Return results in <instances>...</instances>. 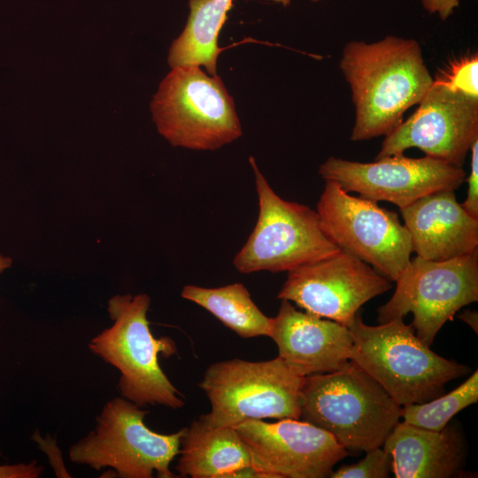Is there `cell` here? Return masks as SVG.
<instances>
[{
    "label": "cell",
    "instance_id": "2",
    "mask_svg": "<svg viewBox=\"0 0 478 478\" xmlns=\"http://www.w3.org/2000/svg\"><path fill=\"white\" fill-rule=\"evenodd\" d=\"M348 328L353 341L351 360L401 407L443 395L449 382L469 371L434 352L402 317L369 326L358 312Z\"/></svg>",
    "mask_w": 478,
    "mask_h": 478
},
{
    "label": "cell",
    "instance_id": "30",
    "mask_svg": "<svg viewBox=\"0 0 478 478\" xmlns=\"http://www.w3.org/2000/svg\"><path fill=\"white\" fill-rule=\"evenodd\" d=\"M311 1H312V2H318V1H320V0H311Z\"/></svg>",
    "mask_w": 478,
    "mask_h": 478
},
{
    "label": "cell",
    "instance_id": "20",
    "mask_svg": "<svg viewBox=\"0 0 478 478\" xmlns=\"http://www.w3.org/2000/svg\"><path fill=\"white\" fill-rule=\"evenodd\" d=\"M181 297L207 310L243 338L269 336L271 334L273 318L258 309L242 283L220 288L186 285Z\"/></svg>",
    "mask_w": 478,
    "mask_h": 478
},
{
    "label": "cell",
    "instance_id": "5",
    "mask_svg": "<svg viewBox=\"0 0 478 478\" xmlns=\"http://www.w3.org/2000/svg\"><path fill=\"white\" fill-rule=\"evenodd\" d=\"M150 110L158 133L174 147L213 150L242 135L234 100L223 81L199 66L172 68Z\"/></svg>",
    "mask_w": 478,
    "mask_h": 478
},
{
    "label": "cell",
    "instance_id": "27",
    "mask_svg": "<svg viewBox=\"0 0 478 478\" xmlns=\"http://www.w3.org/2000/svg\"><path fill=\"white\" fill-rule=\"evenodd\" d=\"M459 319H461L464 322H466L468 326L472 328V329L477 333L478 328V318H477V312H472V311H465L460 315H459Z\"/></svg>",
    "mask_w": 478,
    "mask_h": 478
},
{
    "label": "cell",
    "instance_id": "3",
    "mask_svg": "<svg viewBox=\"0 0 478 478\" xmlns=\"http://www.w3.org/2000/svg\"><path fill=\"white\" fill-rule=\"evenodd\" d=\"M401 409L351 360L338 370L303 380L300 419L331 434L346 450L382 447L399 422Z\"/></svg>",
    "mask_w": 478,
    "mask_h": 478
},
{
    "label": "cell",
    "instance_id": "1",
    "mask_svg": "<svg viewBox=\"0 0 478 478\" xmlns=\"http://www.w3.org/2000/svg\"><path fill=\"white\" fill-rule=\"evenodd\" d=\"M355 106L352 141L386 135L419 104L433 83L420 43L388 35L366 43L351 41L339 63Z\"/></svg>",
    "mask_w": 478,
    "mask_h": 478
},
{
    "label": "cell",
    "instance_id": "10",
    "mask_svg": "<svg viewBox=\"0 0 478 478\" xmlns=\"http://www.w3.org/2000/svg\"><path fill=\"white\" fill-rule=\"evenodd\" d=\"M325 181L316 211L325 233L341 250L396 281L413 252L398 215L376 202L351 196L334 181Z\"/></svg>",
    "mask_w": 478,
    "mask_h": 478
},
{
    "label": "cell",
    "instance_id": "7",
    "mask_svg": "<svg viewBox=\"0 0 478 478\" xmlns=\"http://www.w3.org/2000/svg\"><path fill=\"white\" fill-rule=\"evenodd\" d=\"M303 380L279 357L213 363L199 382L211 405L199 420L212 427H234L248 420L300 419Z\"/></svg>",
    "mask_w": 478,
    "mask_h": 478
},
{
    "label": "cell",
    "instance_id": "28",
    "mask_svg": "<svg viewBox=\"0 0 478 478\" xmlns=\"http://www.w3.org/2000/svg\"><path fill=\"white\" fill-rule=\"evenodd\" d=\"M12 264V260L10 257L0 254V274L9 269Z\"/></svg>",
    "mask_w": 478,
    "mask_h": 478
},
{
    "label": "cell",
    "instance_id": "4",
    "mask_svg": "<svg viewBox=\"0 0 478 478\" xmlns=\"http://www.w3.org/2000/svg\"><path fill=\"white\" fill-rule=\"evenodd\" d=\"M150 298L146 294L116 295L108 301L113 324L96 335L89 350L120 372L122 397L138 406L184 405L181 393L173 385L158 363V354L176 352L171 338H155L147 319Z\"/></svg>",
    "mask_w": 478,
    "mask_h": 478
},
{
    "label": "cell",
    "instance_id": "11",
    "mask_svg": "<svg viewBox=\"0 0 478 478\" xmlns=\"http://www.w3.org/2000/svg\"><path fill=\"white\" fill-rule=\"evenodd\" d=\"M478 139V98L433 79L417 110L385 135L375 158L404 154L410 148L462 167Z\"/></svg>",
    "mask_w": 478,
    "mask_h": 478
},
{
    "label": "cell",
    "instance_id": "29",
    "mask_svg": "<svg viewBox=\"0 0 478 478\" xmlns=\"http://www.w3.org/2000/svg\"><path fill=\"white\" fill-rule=\"evenodd\" d=\"M268 1L278 3V4H281L284 5V6L289 5L290 4V2H291V0H268Z\"/></svg>",
    "mask_w": 478,
    "mask_h": 478
},
{
    "label": "cell",
    "instance_id": "25",
    "mask_svg": "<svg viewBox=\"0 0 478 478\" xmlns=\"http://www.w3.org/2000/svg\"><path fill=\"white\" fill-rule=\"evenodd\" d=\"M1 455V452H0ZM43 467L34 460L29 463L0 466V478H36L41 476Z\"/></svg>",
    "mask_w": 478,
    "mask_h": 478
},
{
    "label": "cell",
    "instance_id": "16",
    "mask_svg": "<svg viewBox=\"0 0 478 478\" xmlns=\"http://www.w3.org/2000/svg\"><path fill=\"white\" fill-rule=\"evenodd\" d=\"M400 212L412 251L421 258L444 261L478 248V219L457 201L454 190L427 195Z\"/></svg>",
    "mask_w": 478,
    "mask_h": 478
},
{
    "label": "cell",
    "instance_id": "17",
    "mask_svg": "<svg viewBox=\"0 0 478 478\" xmlns=\"http://www.w3.org/2000/svg\"><path fill=\"white\" fill-rule=\"evenodd\" d=\"M382 447L397 478L454 477L460 474L465 458L463 437L453 424L435 431L399 421Z\"/></svg>",
    "mask_w": 478,
    "mask_h": 478
},
{
    "label": "cell",
    "instance_id": "13",
    "mask_svg": "<svg viewBox=\"0 0 478 478\" xmlns=\"http://www.w3.org/2000/svg\"><path fill=\"white\" fill-rule=\"evenodd\" d=\"M391 287L371 266L340 250L289 271L277 298L348 327L364 304Z\"/></svg>",
    "mask_w": 478,
    "mask_h": 478
},
{
    "label": "cell",
    "instance_id": "22",
    "mask_svg": "<svg viewBox=\"0 0 478 478\" xmlns=\"http://www.w3.org/2000/svg\"><path fill=\"white\" fill-rule=\"evenodd\" d=\"M446 87L478 98V55L472 53L451 61L434 79Z\"/></svg>",
    "mask_w": 478,
    "mask_h": 478
},
{
    "label": "cell",
    "instance_id": "8",
    "mask_svg": "<svg viewBox=\"0 0 478 478\" xmlns=\"http://www.w3.org/2000/svg\"><path fill=\"white\" fill-rule=\"evenodd\" d=\"M148 412L135 403L114 397L96 418L95 429L73 444L70 460L99 470L111 467L119 477H177L170 464L179 454L182 429L159 434L144 423Z\"/></svg>",
    "mask_w": 478,
    "mask_h": 478
},
{
    "label": "cell",
    "instance_id": "9",
    "mask_svg": "<svg viewBox=\"0 0 478 478\" xmlns=\"http://www.w3.org/2000/svg\"><path fill=\"white\" fill-rule=\"evenodd\" d=\"M391 298L378 308L379 323L413 314L416 335L430 346L462 307L478 301V251L444 261L416 256L396 281Z\"/></svg>",
    "mask_w": 478,
    "mask_h": 478
},
{
    "label": "cell",
    "instance_id": "19",
    "mask_svg": "<svg viewBox=\"0 0 478 478\" xmlns=\"http://www.w3.org/2000/svg\"><path fill=\"white\" fill-rule=\"evenodd\" d=\"M233 0H189V14L184 30L169 50L172 68L203 66L210 75L217 74L220 51L218 39Z\"/></svg>",
    "mask_w": 478,
    "mask_h": 478
},
{
    "label": "cell",
    "instance_id": "21",
    "mask_svg": "<svg viewBox=\"0 0 478 478\" xmlns=\"http://www.w3.org/2000/svg\"><path fill=\"white\" fill-rule=\"evenodd\" d=\"M478 401V371L446 395L429 401L402 407L403 421L413 426L440 431L466 407Z\"/></svg>",
    "mask_w": 478,
    "mask_h": 478
},
{
    "label": "cell",
    "instance_id": "26",
    "mask_svg": "<svg viewBox=\"0 0 478 478\" xmlns=\"http://www.w3.org/2000/svg\"><path fill=\"white\" fill-rule=\"evenodd\" d=\"M421 3L426 11L436 13L443 20L447 19L459 5V0H421Z\"/></svg>",
    "mask_w": 478,
    "mask_h": 478
},
{
    "label": "cell",
    "instance_id": "14",
    "mask_svg": "<svg viewBox=\"0 0 478 478\" xmlns=\"http://www.w3.org/2000/svg\"><path fill=\"white\" fill-rule=\"evenodd\" d=\"M251 465L267 478H324L348 453L326 430L298 419L270 423L248 420L234 426Z\"/></svg>",
    "mask_w": 478,
    "mask_h": 478
},
{
    "label": "cell",
    "instance_id": "12",
    "mask_svg": "<svg viewBox=\"0 0 478 478\" xmlns=\"http://www.w3.org/2000/svg\"><path fill=\"white\" fill-rule=\"evenodd\" d=\"M319 173L349 193L376 203L387 201L399 210L431 193L455 191L466 178L462 167L428 156L412 158L404 154L368 163L330 157L320 165Z\"/></svg>",
    "mask_w": 478,
    "mask_h": 478
},
{
    "label": "cell",
    "instance_id": "24",
    "mask_svg": "<svg viewBox=\"0 0 478 478\" xmlns=\"http://www.w3.org/2000/svg\"><path fill=\"white\" fill-rule=\"evenodd\" d=\"M470 151L471 168L466 180V197L461 205L470 215L478 219V139L471 145Z\"/></svg>",
    "mask_w": 478,
    "mask_h": 478
},
{
    "label": "cell",
    "instance_id": "23",
    "mask_svg": "<svg viewBox=\"0 0 478 478\" xmlns=\"http://www.w3.org/2000/svg\"><path fill=\"white\" fill-rule=\"evenodd\" d=\"M357 463L344 465L332 471L331 478H387L392 470V460L383 447L366 451Z\"/></svg>",
    "mask_w": 478,
    "mask_h": 478
},
{
    "label": "cell",
    "instance_id": "6",
    "mask_svg": "<svg viewBox=\"0 0 478 478\" xmlns=\"http://www.w3.org/2000/svg\"><path fill=\"white\" fill-rule=\"evenodd\" d=\"M258 198L256 226L233 265L241 274L291 271L341 249L323 230L310 207L280 197L250 157Z\"/></svg>",
    "mask_w": 478,
    "mask_h": 478
},
{
    "label": "cell",
    "instance_id": "15",
    "mask_svg": "<svg viewBox=\"0 0 478 478\" xmlns=\"http://www.w3.org/2000/svg\"><path fill=\"white\" fill-rule=\"evenodd\" d=\"M278 357L300 377L330 373L351 360L353 341L348 327L302 312L281 300L269 335Z\"/></svg>",
    "mask_w": 478,
    "mask_h": 478
},
{
    "label": "cell",
    "instance_id": "18",
    "mask_svg": "<svg viewBox=\"0 0 478 478\" xmlns=\"http://www.w3.org/2000/svg\"><path fill=\"white\" fill-rule=\"evenodd\" d=\"M179 454L175 469L181 477L229 478L251 465L249 450L234 427H212L199 419L182 428Z\"/></svg>",
    "mask_w": 478,
    "mask_h": 478
}]
</instances>
